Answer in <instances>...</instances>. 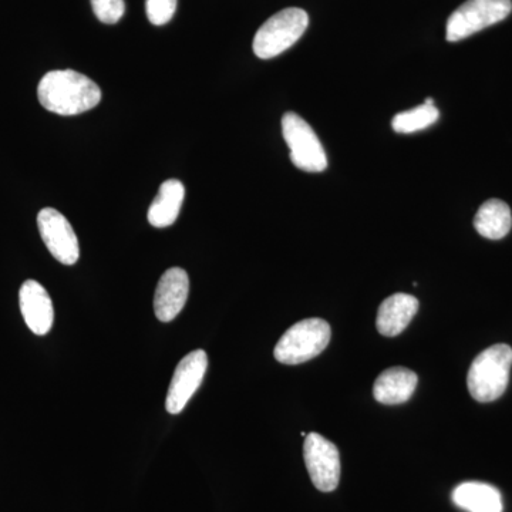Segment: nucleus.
Masks as SVG:
<instances>
[{
  "instance_id": "f257e3e1",
  "label": "nucleus",
  "mask_w": 512,
  "mask_h": 512,
  "mask_svg": "<svg viewBox=\"0 0 512 512\" xmlns=\"http://www.w3.org/2000/svg\"><path fill=\"white\" fill-rule=\"evenodd\" d=\"M37 97L46 110L59 116H76L94 109L101 90L89 77L74 70H53L42 77Z\"/></svg>"
},
{
  "instance_id": "f03ea898",
  "label": "nucleus",
  "mask_w": 512,
  "mask_h": 512,
  "mask_svg": "<svg viewBox=\"0 0 512 512\" xmlns=\"http://www.w3.org/2000/svg\"><path fill=\"white\" fill-rule=\"evenodd\" d=\"M512 349L508 345H494L483 350L468 370V392L480 403L500 399L510 382Z\"/></svg>"
},
{
  "instance_id": "7ed1b4c3",
  "label": "nucleus",
  "mask_w": 512,
  "mask_h": 512,
  "mask_svg": "<svg viewBox=\"0 0 512 512\" xmlns=\"http://www.w3.org/2000/svg\"><path fill=\"white\" fill-rule=\"evenodd\" d=\"M330 338H332V330L326 320L303 319L286 330L276 343L275 359L284 365H301L315 359L328 348Z\"/></svg>"
},
{
  "instance_id": "20e7f679",
  "label": "nucleus",
  "mask_w": 512,
  "mask_h": 512,
  "mask_svg": "<svg viewBox=\"0 0 512 512\" xmlns=\"http://www.w3.org/2000/svg\"><path fill=\"white\" fill-rule=\"evenodd\" d=\"M309 26L308 13L299 8L281 10L266 20L254 37V53L259 59H274L291 49Z\"/></svg>"
},
{
  "instance_id": "39448f33",
  "label": "nucleus",
  "mask_w": 512,
  "mask_h": 512,
  "mask_svg": "<svg viewBox=\"0 0 512 512\" xmlns=\"http://www.w3.org/2000/svg\"><path fill=\"white\" fill-rule=\"evenodd\" d=\"M511 12V0H467L448 18L447 40L453 43L467 39L501 22Z\"/></svg>"
},
{
  "instance_id": "423d86ee",
  "label": "nucleus",
  "mask_w": 512,
  "mask_h": 512,
  "mask_svg": "<svg viewBox=\"0 0 512 512\" xmlns=\"http://www.w3.org/2000/svg\"><path fill=\"white\" fill-rule=\"evenodd\" d=\"M282 133L291 151L293 165L308 173H322L326 170L328 157L311 124L289 111L282 117Z\"/></svg>"
},
{
  "instance_id": "0eeeda50",
  "label": "nucleus",
  "mask_w": 512,
  "mask_h": 512,
  "mask_svg": "<svg viewBox=\"0 0 512 512\" xmlns=\"http://www.w3.org/2000/svg\"><path fill=\"white\" fill-rule=\"evenodd\" d=\"M303 458L312 483L322 493H332L340 480V454L332 441L319 433L306 436L303 444Z\"/></svg>"
},
{
  "instance_id": "6e6552de",
  "label": "nucleus",
  "mask_w": 512,
  "mask_h": 512,
  "mask_svg": "<svg viewBox=\"0 0 512 512\" xmlns=\"http://www.w3.org/2000/svg\"><path fill=\"white\" fill-rule=\"evenodd\" d=\"M37 227L50 254L60 264L74 265L79 261V238L62 212L55 208H45L37 215Z\"/></svg>"
},
{
  "instance_id": "1a4fd4ad",
  "label": "nucleus",
  "mask_w": 512,
  "mask_h": 512,
  "mask_svg": "<svg viewBox=\"0 0 512 512\" xmlns=\"http://www.w3.org/2000/svg\"><path fill=\"white\" fill-rule=\"evenodd\" d=\"M208 356L204 350L198 349L188 353L175 369L170 389L167 393L165 409L170 414H180L197 392L207 373Z\"/></svg>"
},
{
  "instance_id": "9d476101",
  "label": "nucleus",
  "mask_w": 512,
  "mask_h": 512,
  "mask_svg": "<svg viewBox=\"0 0 512 512\" xmlns=\"http://www.w3.org/2000/svg\"><path fill=\"white\" fill-rule=\"evenodd\" d=\"M190 292V278L181 268H171L158 281L154 312L161 322H171L183 311Z\"/></svg>"
},
{
  "instance_id": "9b49d317",
  "label": "nucleus",
  "mask_w": 512,
  "mask_h": 512,
  "mask_svg": "<svg viewBox=\"0 0 512 512\" xmlns=\"http://www.w3.org/2000/svg\"><path fill=\"white\" fill-rule=\"evenodd\" d=\"M19 302L28 328L37 336L47 335L55 320V309L45 286L32 279L26 281L20 288Z\"/></svg>"
},
{
  "instance_id": "f8f14e48",
  "label": "nucleus",
  "mask_w": 512,
  "mask_h": 512,
  "mask_svg": "<svg viewBox=\"0 0 512 512\" xmlns=\"http://www.w3.org/2000/svg\"><path fill=\"white\" fill-rule=\"evenodd\" d=\"M419 311V301L407 293H394L384 299L377 312L376 326L380 335L394 338L400 335Z\"/></svg>"
},
{
  "instance_id": "ddd939ff",
  "label": "nucleus",
  "mask_w": 512,
  "mask_h": 512,
  "mask_svg": "<svg viewBox=\"0 0 512 512\" xmlns=\"http://www.w3.org/2000/svg\"><path fill=\"white\" fill-rule=\"evenodd\" d=\"M419 377L413 370L406 367H392L384 370L377 377L373 386V396L377 402L394 406V404L406 403L416 390Z\"/></svg>"
},
{
  "instance_id": "4468645a",
  "label": "nucleus",
  "mask_w": 512,
  "mask_h": 512,
  "mask_svg": "<svg viewBox=\"0 0 512 512\" xmlns=\"http://www.w3.org/2000/svg\"><path fill=\"white\" fill-rule=\"evenodd\" d=\"M184 197L185 187L181 181H164L148 210V222L156 228L171 227L180 215Z\"/></svg>"
},
{
  "instance_id": "2eb2a0df",
  "label": "nucleus",
  "mask_w": 512,
  "mask_h": 512,
  "mask_svg": "<svg viewBox=\"0 0 512 512\" xmlns=\"http://www.w3.org/2000/svg\"><path fill=\"white\" fill-rule=\"evenodd\" d=\"M453 501L468 512H503V497L490 484L476 481L460 484L453 491Z\"/></svg>"
},
{
  "instance_id": "dca6fc26",
  "label": "nucleus",
  "mask_w": 512,
  "mask_h": 512,
  "mask_svg": "<svg viewBox=\"0 0 512 512\" xmlns=\"http://www.w3.org/2000/svg\"><path fill=\"white\" fill-rule=\"evenodd\" d=\"M512 227L510 207L501 200H488L481 205L474 218V228L481 237L501 239L507 237Z\"/></svg>"
},
{
  "instance_id": "f3484780",
  "label": "nucleus",
  "mask_w": 512,
  "mask_h": 512,
  "mask_svg": "<svg viewBox=\"0 0 512 512\" xmlns=\"http://www.w3.org/2000/svg\"><path fill=\"white\" fill-rule=\"evenodd\" d=\"M439 117L440 111L436 109V106H427L423 103L412 110L396 114L393 117L392 127L399 134L417 133V131L433 126Z\"/></svg>"
},
{
  "instance_id": "a211bd4d",
  "label": "nucleus",
  "mask_w": 512,
  "mask_h": 512,
  "mask_svg": "<svg viewBox=\"0 0 512 512\" xmlns=\"http://www.w3.org/2000/svg\"><path fill=\"white\" fill-rule=\"evenodd\" d=\"M93 12L100 22L114 25L126 12L124 0H92Z\"/></svg>"
},
{
  "instance_id": "6ab92c4d",
  "label": "nucleus",
  "mask_w": 512,
  "mask_h": 512,
  "mask_svg": "<svg viewBox=\"0 0 512 512\" xmlns=\"http://www.w3.org/2000/svg\"><path fill=\"white\" fill-rule=\"evenodd\" d=\"M177 0H146L147 18L153 25L163 26L173 19Z\"/></svg>"
},
{
  "instance_id": "aec40b11",
  "label": "nucleus",
  "mask_w": 512,
  "mask_h": 512,
  "mask_svg": "<svg viewBox=\"0 0 512 512\" xmlns=\"http://www.w3.org/2000/svg\"><path fill=\"white\" fill-rule=\"evenodd\" d=\"M424 104H427V106H434V100L433 99H426V101H424Z\"/></svg>"
}]
</instances>
